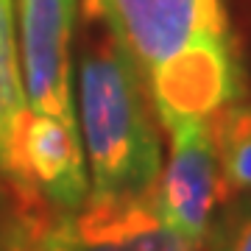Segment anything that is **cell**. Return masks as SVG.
Instances as JSON below:
<instances>
[{
	"instance_id": "cell-1",
	"label": "cell",
	"mask_w": 251,
	"mask_h": 251,
	"mask_svg": "<svg viewBox=\"0 0 251 251\" xmlns=\"http://www.w3.org/2000/svg\"><path fill=\"white\" fill-rule=\"evenodd\" d=\"M81 143L95 201L151 193L162 171V145L151 95L134 59L103 31L84 48L78 67Z\"/></svg>"
},
{
	"instance_id": "cell-2",
	"label": "cell",
	"mask_w": 251,
	"mask_h": 251,
	"mask_svg": "<svg viewBox=\"0 0 251 251\" xmlns=\"http://www.w3.org/2000/svg\"><path fill=\"white\" fill-rule=\"evenodd\" d=\"M84 11L134 59L143 78L193 48L232 39L224 0H84Z\"/></svg>"
},
{
	"instance_id": "cell-3",
	"label": "cell",
	"mask_w": 251,
	"mask_h": 251,
	"mask_svg": "<svg viewBox=\"0 0 251 251\" xmlns=\"http://www.w3.org/2000/svg\"><path fill=\"white\" fill-rule=\"evenodd\" d=\"M14 204H48L59 212H78L90 198L87 153L78 126L28 109L14 140L6 176Z\"/></svg>"
},
{
	"instance_id": "cell-4",
	"label": "cell",
	"mask_w": 251,
	"mask_h": 251,
	"mask_svg": "<svg viewBox=\"0 0 251 251\" xmlns=\"http://www.w3.org/2000/svg\"><path fill=\"white\" fill-rule=\"evenodd\" d=\"M171 156L151 190L156 215L173 232L204 249L218 204H229L221 165L206 120H179L168 126Z\"/></svg>"
},
{
	"instance_id": "cell-5",
	"label": "cell",
	"mask_w": 251,
	"mask_h": 251,
	"mask_svg": "<svg viewBox=\"0 0 251 251\" xmlns=\"http://www.w3.org/2000/svg\"><path fill=\"white\" fill-rule=\"evenodd\" d=\"M14 9L28 109L67 126H78L70 78V45L78 0H14Z\"/></svg>"
},
{
	"instance_id": "cell-6",
	"label": "cell",
	"mask_w": 251,
	"mask_h": 251,
	"mask_svg": "<svg viewBox=\"0 0 251 251\" xmlns=\"http://www.w3.org/2000/svg\"><path fill=\"white\" fill-rule=\"evenodd\" d=\"M36 237L45 251H126V243L109 215L106 204L90 201L78 212L34 206Z\"/></svg>"
},
{
	"instance_id": "cell-7",
	"label": "cell",
	"mask_w": 251,
	"mask_h": 251,
	"mask_svg": "<svg viewBox=\"0 0 251 251\" xmlns=\"http://www.w3.org/2000/svg\"><path fill=\"white\" fill-rule=\"evenodd\" d=\"M28 112V98L20 70L17 9L14 0H0V179L6 181L14 156L20 123Z\"/></svg>"
},
{
	"instance_id": "cell-8",
	"label": "cell",
	"mask_w": 251,
	"mask_h": 251,
	"mask_svg": "<svg viewBox=\"0 0 251 251\" xmlns=\"http://www.w3.org/2000/svg\"><path fill=\"white\" fill-rule=\"evenodd\" d=\"M226 196L251 190V103H226L206 120Z\"/></svg>"
},
{
	"instance_id": "cell-9",
	"label": "cell",
	"mask_w": 251,
	"mask_h": 251,
	"mask_svg": "<svg viewBox=\"0 0 251 251\" xmlns=\"http://www.w3.org/2000/svg\"><path fill=\"white\" fill-rule=\"evenodd\" d=\"M204 251H251V196L229 204L209 226Z\"/></svg>"
},
{
	"instance_id": "cell-10",
	"label": "cell",
	"mask_w": 251,
	"mask_h": 251,
	"mask_svg": "<svg viewBox=\"0 0 251 251\" xmlns=\"http://www.w3.org/2000/svg\"><path fill=\"white\" fill-rule=\"evenodd\" d=\"M36 206V204H34ZM34 206H17L0 229V251H45L36 237Z\"/></svg>"
},
{
	"instance_id": "cell-11",
	"label": "cell",
	"mask_w": 251,
	"mask_h": 251,
	"mask_svg": "<svg viewBox=\"0 0 251 251\" xmlns=\"http://www.w3.org/2000/svg\"><path fill=\"white\" fill-rule=\"evenodd\" d=\"M11 212H14V196H11L9 184H3V179H0V229L6 226Z\"/></svg>"
}]
</instances>
